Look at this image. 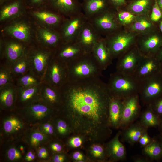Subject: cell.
<instances>
[{"mask_svg": "<svg viewBox=\"0 0 162 162\" xmlns=\"http://www.w3.org/2000/svg\"><path fill=\"white\" fill-rule=\"evenodd\" d=\"M85 53L75 41L62 43L56 50L54 57L67 63Z\"/></svg>", "mask_w": 162, "mask_h": 162, "instance_id": "cell-14", "label": "cell"}, {"mask_svg": "<svg viewBox=\"0 0 162 162\" xmlns=\"http://www.w3.org/2000/svg\"><path fill=\"white\" fill-rule=\"evenodd\" d=\"M143 46L145 49L155 54L162 46V34H153L144 41Z\"/></svg>", "mask_w": 162, "mask_h": 162, "instance_id": "cell-34", "label": "cell"}, {"mask_svg": "<svg viewBox=\"0 0 162 162\" xmlns=\"http://www.w3.org/2000/svg\"><path fill=\"white\" fill-rule=\"evenodd\" d=\"M107 86L112 97L122 100L137 94L138 91L134 81L120 73L111 76Z\"/></svg>", "mask_w": 162, "mask_h": 162, "instance_id": "cell-4", "label": "cell"}, {"mask_svg": "<svg viewBox=\"0 0 162 162\" xmlns=\"http://www.w3.org/2000/svg\"><path fill=\"white\" fill-rule=\"evenodd\" d=\"M49 147L52 151L55 152H60L63 149L62 145L57 142H53L50 143L49 145Z\"/></svg>", "mask_w": 162, "mask_h": 162, "instance_id": "cell-51", "label": "cell"}, {"mask_svg": "<svg viewBox=\"0 0 162 162\" xmlns=\"http://www.w3.org/2000/svg\"><path fill=\"white\" fill-rule=\"evenodd\" d=\"M132 160L134 162H151L152 161L147 157L142 155L136 154L132 157Z\"/></svg>", "mask_w": 162, "mask_h": 162, "instance_id": "cell-50", "label": "cell"}, {"mask_svg": "<svg viewBox=\"0 0 162 162\" xmlns=\"http://www.w3.org/2000/svg\"><path fill=\"white\" fill-rule=\"evenodd\" d=\"M17 79V87H28L40 85L42 81L37 76L29 71Z\"/></svg>", "mask_w": 162, "mask_h": 162, "instance_id": "cell-35", "label": "cell"}, {"mask_svg": "<svg viewBox=\"0 0 162 162\" xmlns=\"http://www.w3.org/2000/svg\"><path fill=\"white\" fill-rule=\"evenodd\" d=\"M123 107V100L111 98L109 109V123L110 128H119Z\"/></svg>", "mask_w": 162, "mask_h": 162, "instance_id": "cell-26", "label": "cell"}, {"mask_svg": "<svg viewBox=\"0 0 162 162\" xmlns=\"http://www.w3.org/2000/svg\"><path fill=\"white\" fill-rule=\"evenodd\" d=\"M148 105L150 106L159 117H162V96Z\"/></svg>", "mask_w": 162, "mask_h": 162, "instance_id": "cell-46", "label": "cell"}, {"mask_svg": "<svg viewBox=\"0 0 162 162\" xmlns=\"http://www.w3.org/2000/svg\"><path fill=\"white\" fill-rule=\"evenodd\" d=\"M123 102L122 116L119 128L121 130L134 122L141 113L137 94L123 100Z\"/></svg>", "mask_w": 162, "mask_h": 162, "instance_id": "cell-10", "label": "cell"}, {"mask_svg": "<svg viewBox=\"0 0 162 162\" xmlns=\"http://www.w3.org/2000/svg\"><path fill=\"white\" fill-rule=\"evenodd\" d=\"M106 1V0H84L82 8L88 20L109 10Z\"/></svg>", "mask_w": 162, "mask_h": 162, "instance_id": "cell-25", "label": "cell"}, {"mask_svg": "<svg viewBox=\"0 0 162 162\" xmlns=\"http://www.w3.org/2000/svg\"><path fill=\"white\" fill-rule=\"evenodd\" d=\"M117 20L119 23L129 24L135 19V16L132 14L126 11H120L116 13Z\"/></svg>", "mask_w": 162, "mask_h": 162, "instance_id": "cell-41", "label": "cell"}, {"mask_svg": "<svg viewBox=\"0 0 162 162\" xmlns=\"http://www.w3.org/2000/svg\"><path fill=\"white\" fill-rule=\"evenodd\" d=\"M55 50L39 49L28 52L30 64L29 71L42 82L49 64L54 56Z\"/></svg>", "mask_w": 162, "mask_h": 162, "instance_id": "cell-6", "label": "cell"}, {"mask_svg": "<svg viewBox=\"0 0 162 162\" xmlns=\"http://www.w3.org/2000/svg\"><path fill=\"white\" fill-rule=\"evenodd\" d=\"M14 77L8 65H2L0 68V89L13 83Z\"/></svg>", "mask_w": 162, "mask_h": 162, "instance_id": "cell-37", "label": "cell"}, {"mask_svg": "<svg viewBox=\"0 0 162 162\" xmlns=\"http://www.w3.org/2000/svg\"><path fill=\"white\" fill-rule=\"evenodd\" d=\"M160 73L162 75V62H160Z\"/></svg>", "mask_w": 162, "mask_h": 162, "instance_id": "cell-63", "label": "cell"}, {"mask_svg": "<svg viewBox=\"0 0 162 162\" xmlns=\"http://www.w3.org/2000/svg\"><path fill=\"white\" fill-rule=\"evenodd\" d=\"M152 25L149 20L145 18H140L135 21L131 28L134 31H143L150 29Z\"/></svg>", "mask_w": 162, "mask_h": 162, "instance_id": "cell-40", "label": "cell"}, {"mask_svg": "<svg viewBox=\"0 0 162 162\" xmlns=\"http://www.w3.org/2000/svg\"><path fill=\"white\" fill-rule=\"evenodd\" d=\"M151 0H137L130 6V9L134 13L140 14L144 12L149 7Z\"/></svg>", "mask_w": 162, "mask_h": 162, "instance_id": "cell-38", "label": "cell"}, {"mask_svg": "<svg viewBox=\"0 0 162 162\" xmlns=\"http://www.w3.org/2000/svg\"><path fill=\"white\" fill-rule=\"evenodd\" d=\"M101 36L88 20L83 25L76 41L85 52H92L95 45L102 38Z\"/></svg>", "mask_w": 162, "mask_h": 162, "instance_id": "cell-11", "label": "cell"}, {"mask_svg": "<svg viewBox=\"0 0 162 162\" xmlns=\"http://www.w3.org/2000/svg\"><path fill=\"white\" fill-rule=\"evenodd\" d=\"M2 122V135L8 140L16 138L26 131L27 123L19 114L7 116L3 118Z\"/></svg>", "mask_w": 162, "mask_h": 162, "instance_id": "cell-9", "label": "cell"}, {"mask_svg": "<svg viewBox=\"0 0 162 162\" xmlns=\"http://www.w3.org/2000/svg\"><path fill=\"white\" fill-rule=\"evenodd\" d=\"M68 81L67 63L54 56L49 64L43 82L59 90Z\"/></svg>", "mask_w": 162, "mask_h": 162, "instance_id": "cell-5", "label": "cell"}, {"mask_svg": "<svg viewBox=\"0 0 162 162\" xmlns=\"http://www.w3.org/2000/svg\"><path fill=\"white\" fill-rule=\"evenodd\" d=\"M82 143V141L81 138L79 136H74L71 138L69 141L70 145L74 148H77L81 146Z\"/></svg>", "mask_w": 162, "mask_h": 162, "instance_id": "cell-49", "label": "cell"}, {"mask_svg": "<svg viewBox=\"0 0 162 162\" xmlns=\"http://www.w3.org/2000/svg\"><path fill=\"white\" fill-rule=\"evenodd\" d=\"M55 110L40 100L23 106L19 114L27 123L37 125L50 120Z\"/></svg>", "mask_w": 162, "mask_h": 162, "instance_id": "cell-3", "label": "cell"}, {"mask_svg": "<svg viewBox=\"0 0 162 162\" xmlns=\"http://www.w3.org/2000/svg\"><path fill=\"white\" fill-rule=\"evenodd\" d=\"M121 132V130H119L105 147L108 158H109L110 161L124 160L126 159L125 148L119 140Z\"/></svg>", "mask_w": 162, "mask_h": 162, "instance_id": "cell-17", "label": "cell"}, {"mask_svg": "<svg viewBox=\"0 0 162 162\" xmlns=\"http://www.w3.org/2000/svg\"><path fill=\"white\" fill-rule=\"evenodd\" d=\"M73 158L79 162H83L82 161L84 159V157L83 154L79 151L75 152L73 154Z\"/></svg>", "mask_w": 162, "mask_h": 162, "instance_id": "cell-53", "label": "cell"}, {"mask_svg": "<svg viewBox=\"0 0 162 162\" xmlns=\"http://www.w3.org/2000/svg\"><path fill=\"white\" fill-rule=\"evenodd\" d=\"M35 158V155L34 153L31 157L27 161H31L33 160Z\"/></svg>", "mask_w": 162, "mask_h": 162, "instance_id": "cell-58", "label": "cell"}, {"mask_svg": "<svg viewBox=\"0 0 162 162\" xmlns=\"http://www.w3.org/2000/svg\"><path fill=\"white\" fill-rule=\"evenodd\" d=\"M158 127L160 134H162V117L160 118V122Z\"/></svg>", "mask_w": 162, "mask_h": 162, "instance_id": "cell-57", "label": "cell"}, {"mask_svg": "<svg viewBox=\"0 0 162 162\" xmlns=\"http://www.w3.org/2000/svg\"><path fill=\"white\" fill-rule=\"evenodd\" d=\"M143 62L138 64L136 69L139 77L146 79L160 72L161 63L155 55L149 60Z\"/></svg>", "mask_w": 162, "mask_h": 162, "instance_id": "cell-21", "label": "cell"}, {"mask_svg": "<svg viewBox=\"0 0 162 162\" xmlns=\"http://www.w3.org/2000/svg\"><path fill=\"white\" fill-rule=\"evenodd\" d=\"M39 39L45 45L56 50L62 43L58 31L53 28H42L38 31Z\"/></svg>", "mask_w": 162, "mask_h": 162, "instance_id": "cell-24", "label": "cell"}, {"mask_svg": "<svg viewBox=\"0 0 162 162\" xmlns=\"http://www.w3.org/2000/svg\"><path fill=\"white\" fill-rule=\"evenodd\" d=\"M158 4L162 10V0H157Z\"/></svg>", "mask_w": 162, "mask_h": 162, "instance_id": "cell-59", "label": "cell"}, {"mask_svg": "<svg viewBox=\"0 0 162 162\" xmlns=\"http://www.w3.org/2000/svg\"><path fill=\"white\" fill-rule=\"evenodd\" d=\"M133 39L131 34L119 33L118 31L104 38L112 58L118 56L127 49Z\"/></svg>", "mask_w": 162, "mask_h": 162, "instance_id": "cell-13", "label": "cell"}, {"mask_svg": "<svg viewBox=\"0 0 162 162\" xmlns=\"http://www.w3.org/2000/svg\"><path fill=\"white\" fill-rule=\"evenodd\" d=\"M91 153L94 157L102 160H105L108 158L105 147L100 145H93L91 147Z\"/></svg>", "mask_w": 162, "mask_h": 162, "instance_id": "cell-42", "label": "cell"}, {"mask_svg": "<svg viewBox=\"0 0 162 162\" xmlns=\"http://www.w3.org/2000/svg\"><path fill=\"white\" fill-rule=\"evenodd\" d=\"M56 120L53 124L55 133H56L61 136L66 135L68 133L70 128L67 121L61 118Z\"/></svg>", "mask_w": 162, "mask_h": 162, "instance_id": "cell-39", "label": "cell"}, {"mask_svg": "<svg viewBox=\"0 0 162 162\" xmlns=\"http://www.w3.org/2000/svg\"><path fill=\"white\" fill-rule=\"evenodd\" d=\"M33 16L42 23L50 28L55 30L59 29L62 22L65 19L62 16L56 12H55L45 11H35L33 13Z\"/></svg>", "mask_w": 162, "mask_h": 162, "instance_id": "cell-22", "label": "cell"}, {"mask_svg": "<svg viewBox=\"0 0 162 162\" xmlns=\"http://www.w3.org/2000/svg\"><path fill=\"white\" fill-rule=\"evenodd\" d=\"M5 31L15 38L23 42L30 39L31 32L29 27L23 22H15L7 26Z\"/></svg>", "mask_w": 162, "mask_h": 162, "instance_id": "cell-27", "label": "cell"}, {"mask_svg": "<svg viewBox=\"0 0 162 162\" xmlns=\"http://www.w3.org/2000/svg\"><path fill=\"white\" fill-rule=\"evenodd\" d=\"M148 129L142 125L139 121L134 122L122 129L120 135L121 141L133 146L138 142L140 137L147 132Z\"/></svg>", "mask_w": 162, "mask_h": 162, "instance_id": "cell-18", "label": "cell"}, {"mask_svg": "<svg viewBox=\"0 0 162 162\" xmlns=\"http://www.w3.org/2000/svg\"><path fill=\"white\" fill-rule=\"evenodd\" d=\"M159 28L162 34V19H161L159 25Z\"/></svg>", "mask_w": 162, "mask_h": 162, "instance_id": "cell-61", "label": "cell"}, {"mask_svg": "<svg viewBox=\"0 0 162 162\" xmlns=\"http://www.w3.org/2000/svg\"><path fill=\"white\" fill-rule=\"evenodd\" d=\"M6 154L7 159L11 161H19L22 158L21 151L14 146L9 148L6 151Z\"/></svg>", "mask_w": 162, "mask_h": 162, "instance_id": "cell-43", "label": "cell"}, {"mask_svg": "<svg viewBox=\"0 0 162 162\" xmlns=\"http://www.w3.org/2000/svg\"><path fill=\"white\" fill-rule=\"evenodd\" d=\"M41 84L26 88L17 86V100L24 106L40 100Z\"/></svg>", "mask_w": 162, "mask_h": 162, "instance_id": "cell-19", "label": "cell"}, {"mask_svg": "<svg viewBox=\"0 0 162 162\" xmlns=\"http://www.w3.org/2000/svg\"><path fill=\"white\" fill-rule=\"evenodd\" d=\"M154 139V137H151L148 132H146L140 137L138 142L141 146L143 148L149 144Z\"/></svg>", "mask_w": 162, "mask_h": 162, "instance_id": "cell-48", "label": "cell"}, {"mask_svg": "<svg viewBox=\"0 0 162 162\" xmlns=\"http://www.w3.org/2000/svg\"><path fill=\"white\" fill-rule=\"evenodd\" d=\"M37 150V155L38 158L41 160H47L49 158V154L47 148L43 146L38 147Z\"/></svg>", "mask_w": 162, "mask_h": 162, "instance_id": "cell-47", "label": "cell"}, {"mask_svg": "<svg viewBox=\"0 0 162 162\" xmlns=\"http://www.w3.org/2000/svg\"><path fill=\"white\" fill-rule=\"evenodd\" d=\"M140 116V122L145 127L150 128L158 127L160 118L154 112L149 105Z\"/></svg>", "mask_w": 162, "mask_h": 162, "instance_id": "cell-32", "label": "cell"}, {"mask_svg": "<svg viewBox=\"0 0 162 162\" xmlns=\"http://www.w3.org/2000/svg\"><path fill=\"white\" fill-rule=\"evenodd\" d=\"M148 79L140 92L142 102L148 105L162 96V75L160 72Z\"/></svg>", "mask_w": 162, "mask_h": 162, "instance_id": "cell-12", "label": "cell"}, {"mask_svg": "<svg viewBox=\"0 0 162 162\" xmlns=\"http://www.w3.org/2000/svg\"><path fill=\"white\" fill-rule=\"evenodd\" d=\"M67 64L68 81L100 77L103 70L92 52L85 53Z\"/></svg>", "mask_w": 162, "mask_h": 162, "instance_id": "cell-2", "label": "cell"}, {"mask_svg": "<svg viewBox=\"0 0 162 162\" xmlns=\"http://www.w3.org/2000/svg\"><path fill=\"white\" fill-rule=\"evenodd\" d=\"M162 19V10L159 7L157 0H155L152 7L150 19L152 21L157 22Z\"/></svg>", "mask_w": 162, "mask_h": 162, "instance_id": "cell-45", "label": "cell"}, {"mask_svg": "<svg viewBox=\"0 0 162 162\" xmlns=\"http://www.w3.org/2000/svg\"><path fill=\"white\" fill-rule=\"evenodd\" d=\"M20 3L15 2L3 7L0 12V20L3 21L15 17L21 12Z\"/></svg>", "mask_w": 162, "mask_h": 162, "instance_id": "cell-33", "label": "cell"}, {"mask_svg": "<svg viewBox=\"0 0 162 162\" xmlns=\"http://www.w3.org/2000/svg\"><path fill=\"white\" fill-rule=\"evenodd\" d=\"M40 100L57 111L59 110L62 105L59 90L43 82L41 87Z\"/></svg>", "mask_w": 162, "mask_h": 162, "instance_id": "cell-16", "label": "cell"}, {"mask_svg": "<svg viewBox=\"0 0 162 162\" xmlns=\"http://www.w3.org/2000/svg\"><path fill=\"white\" fill-rule=\"evenodd\" d=\"M155 55L160 62H162V46L156 53Z\"/></svg>", "mask_w": 162, "mask_h": 162, "instance_id": "cell-55", "label": "cell"}, {"mask_svg": "<svg viewBox=\"0 0 162 162\" xmlns=\"http://www.w3.org/2000/svg\"><path fill=\"white\" fill-rule=\"evenodd\" d=\"M24 140L31 148H36L48 141L49 136L45 134L37 128L26 131Z\"/></svg>", "mask_w": 162, "mask_h": 162, "instance_id": "cell-28", "label": "cell"}, {"mask_svg": "<svg viewBox=\"0 0 162 162\" xmlns=\"http://www.w3.org/2000/svg\"><path fill=\"white\" fill-rule=\"evenodd\" d=\"M55 11L67 18L82 12L81 5L78 0H51Z\"/></svg>", "mask_w": 162, "mask_h": 162, "instance_id": "cell-15", "label": "cell"}, {"mask_svg": "<svg viewBox=\"0 0 162 162\" xmlns=\"http://www.w3.org/2000/svg\"><path fill=\"white\" fill-rule=\"evenodd\" d=\"M65 156L64 155L58 154H55L53 156L52 161L54 162H63L65 161Z\"/></svg>", "mask_w": 162, "mask_h": 162, "instance_id": "cell-52", "label": "cell"}, {"mask_svg": "<svg viewBox=\"0 0 162 162\" xmlns=\"http://www.w3.org/2000/svg\"><path fill=\"white\" fill-rule=\"evenodd\" d=\"M26 51L25 47L19 43L11 41L5 45L4 53L8 62V65L11 66L22 57Z\"/></svg>", "mask_w": 162, "mask_h": 162, "instance_id": "cell-29", "label": "cell"}, {"mask_svg": "<svg viewBox=\"0 0 162 162\" xmlns=\"http://www.w3.org/2000/svg\"><path fill=\"white\" fill-rule=\"evenodd\" d=\"M134 54L130 53L122 60L118 65V68L122 71H130L136 68L138 64Z\"/></svg>", "mask_w": 162, "mask_h": 162, "instance_id": "cell-36", "label": "cell"}, {"mask_svg": "<svg viewBox=\"0 0 162 162\" xmlns=\"http://www.w3.org/2000/svg\"><path fill=\"white\" fill-rule=\"evenodd\" d=\"M88 20L82 12L65 19L58 30L62 43L75 41Z\"/></svg>", "mask_w": 162, "mask_h": 162, "instance_id": "cell-7", "label": "cell"}, {"mask_svg": "<svg viewBox=\"0 0 162 162\" xmlns=\"http://www.w3.org/2000/svg\"><path fill=\"white\" fill-rule=\"evenodd\" d=\"M92 53L103 70L110 64L112 57L104 38H102L96 44Z\"/></svg>", "mask_w": 162, "mask_h": 162, "instance_id": "cell-23", "label": "cell"}, {"mask_svg": "<svg viewBox=\"0 0 162 162\" xmlns=\"http://www.w3.org/2000/svg\"><path fill=\"white\" fill-rule=\"evenodd\" d=\"M17 98V88L13 83L0 89L1 108L5 110L12 109L16 104Z\"/></svg>", "mask_w": 162, "mask_h": 162, "instance_id": "cell-20", "label": "cell"}, {"mask_svg": "<svg viewBox=\"0 0 162 162\" xmlns=\"http://www.w3.org/2000/svg\"><path fill=\"white\" fill-rule=\"evenodd\" d=\"M88 20L102 35L106 36L118 31L119 27L116 13L109 9Z\"/></svg>", "mask_w": 162, "mask_h": 162, "instance_id": "cell-8", "label": "cell"}, {"mask_svg": "<svg viewBox=\"0 0 162 162\" xmlns=\"http://www.w3.org/2000/svg\"><path fill=\"white\" fill-rule=\"evenodd\" d=\"M9 67L14 77L18 78L28 72L30 64L28 52H26L22 57Z\"/></svg>", "mask_w": 162, "mask_h": 162, "instance_id": "cell-31", "label": "cell"}, {"mask_svg": "<svg viewBox=\"0 0 162 162\" xmlns=\"http://www.w3.org/2000/svg\"><path fill=\"white\" fill-rule=\"evenodd\" d=\"M156 138L162 144V134H160Z\"/></svg>", "mask_w": 162, "mask_h": 162, "instance_id": "cell-60", "label": "cell"}, {"mask_svg": "<svg viewBox=\"0 0 162 162\" xmlns=\"http://www.w3.org/2000/svg\"><path fill=\"white\" fill-rule=\"evenodd\" d=\"M100 77L68 81L60 90L59 110L70 128L91 141H104L112 132L109 119L112 97Z\"/></svg>", "mask_w": 162, "mask_h": 162, "instance_id": "cell-1", "label": "cell"}, {"mask_svg": "<svg viewBox=\"0 0 162 162\" xmlns=\"http://www.w3.org/2000/svg\"><path fill=\"white\" fill-rule=\"evenodd\" d=\"M142 153L152 161L159 160L162 158V144L154 137L151 143L143 148Z\"/></svg>", "mask_w": 162, "mask_h": 162, "instance_id": "cell-30", "label": "cell"}, {"mask_svg": "<svg viewBox=\"0 0 162 162\" xmlns=\"http://www.w3.org/2000/svg\"><path fill=\"white\" fill-rule=\"evenodd\" d=\"M115 5L119 6L125 3V0H110Z\"/></svg>", "mask_w": 162, "mask_h": 162, "instance_id": "cell-54", "label": "cell"}, {"mask_svg": "<svg viewBox=\"0 0 162 162\" xmlns=\"http://www.w3.org/2000/svg\"><path fill=\"white\" fill-rule=\"evenodd\" d=\"M43 0H32V2L34 3H37L41 2Z\"/></svg>", "mask_w": 162, "mask_h": 162, "instance_id": "cell-62", "label": "cell"}, {"mask_svg": "<svg viewBox=\"0 0 162 162\" xmlns=\"http://www.w3.org/2000/svg\"><path fill=\"white\" fill-rule=\"evenodd\" d=\"M34 153V152L31 151H30L28 152L26 155L25 158V160L27 161L31 157Z\"/></svg>", "mask_w": 162, "mask_h": 162, "instance_id": "cell-56", "label": "cell"}, {"mask_svg": "<svg viewBox=\"0 0 162 162\" xmlns=\"http://www.w3.org/2000/svg\"><path fill=\"white\" fill-rule=\"evenodd\" d=\"M37 127L40 131L49 137L55 134L53 124L50 120L38 125Z\"/></svg>", "mask_w": 162, "mask_h": 162, "instance_id": "cell-44", "label": "cell"}]
</instances>
